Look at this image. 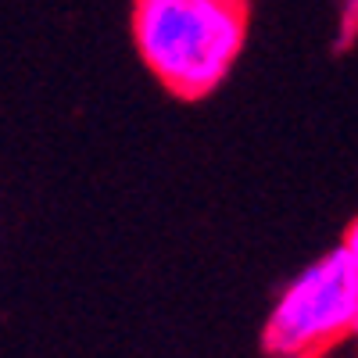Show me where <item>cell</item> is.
Instances as JSON below:
<instances>
[{
    "label": "cell",
    "mask_w": 358,
    "mask_h": 358,
    "mask_svg": "<svg viewBox=\"0 0 358 358\" xmlns=\"http://www.w3.org/2000/svg\"><path fill=\"white\" fill-rule=\"evenodd\" d=\"M348 18H351V29H355V36H358V0H351V4H348Z\"/></svg>",
    "instance_id": "4"
},
{
    "label": "cell",
    "mask_w": 358,
    "mask_h": 358,
    "mask_svg": "<svg viewBox=\"0 0 358 358\" xmlns=\"http://www.w3.org/2000/svg\"><path fill=\"white\" fill-rule=\"evenodd\" d=\"M344 255H348V262H351V268L358 273V215L348 222V229H344V236H341V244H337Z\"/></svg>",
    "instance_id": "3"
},
{
    "label": "cell",
    "mask_w": 358,
    "mask_h": 358,
    "mask_svg": "<svg viewBox=\"0 0 358 358\" xmlns=\"http://www.w3.org/2000/svg\"><path fill=\"white\" fill-rule=\"evenodd\" d=\"M244 40V0H133V43L140 62L183 101L219 90Z\"/></svg>",
    "instance_id": "1"
},
{
    "label": "cell",
    "mask_w": 358,
    "mask_h": 358,
    "mask_svg": "<svg viewBox=\"0 0 358 358\" xmlns=\"http://www.w3.org/2000/svg\"><path fill=\"white\" fill-rule=\"evenodd\" d=\"M351 337H355V341H358V322H355V330H351Z\"/></svg>",
    "instance_id": "5"
},
{
    "label": "cell",
    "mask_w": 358,
    "mask_h": 358,
    "mask_svg": "<svg viewBox=\"0 0 358 358\" xmlns=\"http://www.w3.org/2000/svg\"><path fill=\"white\" fill-rule=\"evenodd\" d=\"M358 322V273L341 248L308 262L276 297L262 326L268 358H312L351 337Z\"/></svg>",
    "instance_id": "2"
}]
</instances>
